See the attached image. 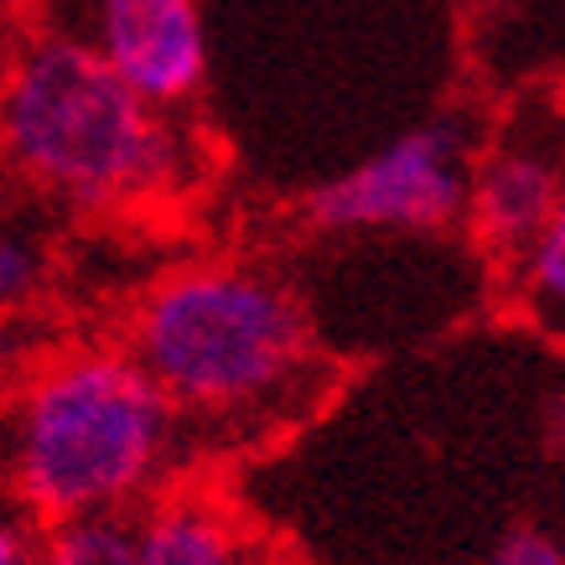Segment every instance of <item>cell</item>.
I'll return each instance as SVG.
<instances>
[{
	"mask_svg": "<svg viewBox=\"0 0 565 565\" xmlns=\"http://www.w3.org/2000/svg\"><path fill=\"white\" fill-rule=\"evenodd\" d=\"M182 109H156L68 17L36 11L6 57L0 146L21 188L68 213H115L192 177Z\"/></svg>",
	"mask_w": 565,
	"mask_h": 565,
	"instance_id": "cell-1",
	"label": "cell"
},
{
	"mask_svg": "<svg viewBox=\"0 0 565 565\" xmlns=\"http://www.w3.org/2000/svg\"><path fill=\"white\" fill-rule=\"evenodd\" d=\"M177 451L182 411L125 343L57 348L11 394L6 478L47 530L146 509Z\"/></svg>",
	"mask_w": 565,
	"mask_h": 565,
	"instance_id": "cell-2",
	"label": "cell"
},
{
	"mask_svg": "<svg viewBox=\"0 0 565 565\" xmlns=\"http://www.w3.org/2000/svg\"><path fill=\"white\" fill-rule=\"evenodd\" d=\"M125 348L198 426L280 420L307 399L317 369L307 301L249 259H198L161 275L130 311Z\"/></svg>",
	"mask_w": 565,
	"mask_h": 565,
	"instance_id": "cell-3",
	"label": "cell"
},
{
	"mask_svg": "<svg viewBox=\"0 0 565 565\" xmlns=\"http://www.w3.org/2000/svg\"><path fill=\"white\" fill-rule=\"evenodd\" d=\"M472 172L478 161L457 125H415L311 188L301 218L317 234H436L467 223Z\"/></svg>",
	"mask_w": 565,
	"mask_h": 565,
	"instance_id": "cell-4",
	"label": "cell"
},
{
	"mask_svg": "<svg viewBox=\"0 0 565 565\" xmlns=\"http://www.w3.org/2000/svg\"><path fill=\"white\" fill-rule=\"evenodd\" d=\"M99 47V57L156 109H188L207 73L198 0H78L52 6Z\"/></svg>",
	"mask_w": 565,
	"mask_h": 565,
	"instance_id": "cell-5",
	"label": "cell"
},
{
	"mask_svg": "<svg viewBox=\"0 0 565 565\" xmlns=\"http://www.w3.org/2000/svg\"><path fill=\"white\" fill-rule=\"evenodd\" d=\"M565 192V167L550 146L530 140H503L488 151L472 172V203H467V228L482 244V255L519 259L540 239L555 203Z\"/></svg>",
	"mask_w": 565,
	"mask_h": 565,
	"instance_id": "cell-6",
	"label": "cell"
},
{
	"mask_svg": "<svg viewBox=\"0 0 565 565\" xmlns=\"http://www.w3.org/2000/svg\"><path fill=\"white\" fill-rule=\"evenodd\" d=\"M136 565H249V545L213 498L156 493L136 509Z\"/></svg>",
	"mask_w": 565,
	"mask_h": 565,
	"instance_id": "cell-7",
	"label": "cell"
},
{
	"mask_svg": "<svg viewBox=\"0 0 565 565\" xmlns=\"http://www.w3.org/2000/svg\"><path fill=\"white\" fill-rule=\"evenodd\" d=\"M514 296L519 311L530 317L545 338L565 343V192L540 239L514 259Z\"/></svg>",
	"mask_w": 565,
	"mask_h": 565,
	"instance_id": "cell-8",
	"label": "cell"
},
{
	"mask_svg": "<svg viewBox=\"0 0 565 565\" xmlns=\"http://www.w3.org/2000/svg\"><path fill=\"white\" fill-rule=\"evenodd\" d=\"M52 565H136V514H104L57 524Z\"/></svg>",
	"mask_w": 565,
	"mask_h": 565,
	"instance_id": "cell-9",
	"label": "cell"
},
{
	"mask_svg": "<svg viewBox=\"0 0 565 565\" xmlns=\"http://www.w3.org/2000/svg\"><path fill=\"white\" fill-rule=\"evenodd\" d=\"M42 280H47V249L32 239V228L11 223L0 234V301H6V311L32 307Z\"/></svg>",
	"mask_w": 565,
	"mask_h": 565,
	"instance_id": "cell-10",
	"label": "cell"
},
{
	"mask_svg": "<svg viewBox=\"0 0 565 565\" xmlns=\"http://www.w3.org/2000/svg\"><path fill=\"white\" fill-rule=\"evenodd\" d=\"M0 565H52V530L17 509L0 530Z\"/></svg>",
	"mask_w": 565,
	"mask_h": 565,
	"instance_id": "cell-11",
	"label": "cell"
},
{
	"mask_svg": "<svg viewBox=\"0 0 565 565\" xmlns=\"http://www.w3.org/2000/svg\"><path fill=\"white\" fill-rule=\"evenodd\" d=\"M488 565H565V550L540 530H514L488 555Z\"/></svg>",
	"mask_w": 565,
	"mask_h": 565,
	"instance_id": "cell-12",
	"label": "cell"
}]
</instances>
